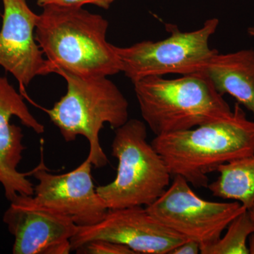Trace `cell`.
I'll return each instance as SVG.
<instances>
[{
	"mask_svg": "<svg viewBox=\"0 0 254 254\" xmlns=\"http://www.w3.org/2000/svg\"><path fill=\"white\" fill-rule=\"evenodd\" d=\"M35 31L51 73L58 70L99 77L121 72L115 46L107 41L109 23L82 7L43 6Z\"/></svg>",
	"mask_w": 254,
	"mask_h": 254,
	"instance_id": "obj_1",
	"label": "cell"
},
{
	"mask_svg": "<svg viewBox=\"0 0 254 254\" xmlns=\"http://www.w3.org/2000/svg\"><path fill=\"white\" fill-rule=\"evenodd\" d=\"M151 144L171 176L193 187H208V174L232 160L254 155V121L238 103L230 118L191 129L155 136Z\"/></svg>",
	"mask_w": 254,
	"mask_h": 254,
	"instance_id": "obj_2",
	"label": "cell"
},
{
	"mask_svg": "<svg viewBox=\"0 0 254 254\" xmlns=\"http://www.w3.org/2000/svg\"><path fill=\"white\" fill-rule=\"evenodd\" d=\"M133 86L142 118L155 136L217 123L233 113L204 71L173 79L146 76Z\"/></svg>",
	"mask_w": 254,
	"mask_h": 254,
	"instance_id": "obj_3",
	"label": "cell"
},
{
	"mask_svg": "<svg viewBox=\"0 0 254 254\" xmlns=\"http://www.w3.org/2000/svg\"><path fill=\"white\" fill-rule=\"evenodd\" d=\"M66 82V94L46 110L66 142L78 136L89 143L88 157L93 166L104 168L108 158L100 142V132L108 123L119 128L128 120V103L118 86L107 76L88 77L58 70Z\"/></svg>",
	"mask_w": 254,
	"mask_h": 254,
	"instance_id": "obj_4",
	"label": "cell"
},
{
	"mask_svg": "<svg viewBox=\"0 0 254 254\" xmlns=\"http://www.w3.org/2000/svg\"><path fill=\"white\" fill-rule=\"evenodd\" d=\"M147 138L146 125L137 119L115 129L111 153L118 160L116 177L96 187L109 210L148 206L170 186L168 166Z\"/></svg>",
	"mask_w": 254,
	"mask_h": 254,
	"instance_id": "obj_5",
	"label": "cell"
},
{
	"mask_svg": "<svg viewBox=\"0 0 254 254\" xmlns=\"http://www.w3.org/2000/svg\"><path fill=\"white\" fill-rule=\"evenodd\" d=\"M218 25V18H213L205 21L199 29L183 32L176 25L167 23L165 28L170 36L163 41H143L128 47L115 46L121 72L133 83L146 76L203 72L218 53L209 45Z\"/></svg>",
	"mask_w": 254,
	"mask_h": 254,
	"instance_id": "obj_6",
	"label": "cell"
},
{
	"mask_svg": "<svg viewBox=\"0 0 254 254\" xmlns=\"http://www.w3.org/2000/svg\"><path fill=\"white\" fill-rule=\"evenodd\" d=\"M145 208L165 226L186 240L198 242L200 249L218 241L229 224L247 210L240 202L203 199L179 175L174 176L163 194Z\"/></svg>",
	"mask_w": 254,
	"mask_h": 254,
	"instance_id": "obj_7",
	"label": "cell"
},
{
	"mask_svg": "<svg viewBox=\"0 0 254 254\" xmlns=\"http://www.w3.org/2000/svg\"><path fill=\"white\" fill-rule=\"evenodd\" d=\"M100 240L121 244L135 254H170L187 240L159 222L143 206L110 209L98 223L78 227L71 240V251Z\"/></svg>",
	"mask_w": 254,
	"mask_h": 254,
	"instance_id": "obj_8",
	"label": "cell"
},
{
	"mask_svg": "<svg viewBox=\"0 0 254 254\" xmlns=\"http://www.w3.org/2000/svg\"><path fill=\"white\" fill-rule=\"evenodd\" d=\"M41 149V163L31 171L38 182L33 195L37 201L69 217L78 227L101 221L109 209L93 183L90 159L72 171L58 175L50 173L43 160V147Z\"/></svg>",
	"mask_w": 254,
	"mask_h": 254,
	"instance_id": "obj_9",
	"label": "cell"
},
{
	"mask_svg": "<svg viewBox=\"0 0 254 254\" xmlns=\"http://www.w3.org/2000/svg\"><path fill=\"white\" fill-rule=\"evenodd\" d=\"M3 221L14 237V254H68L78 226L69 217L38 203L33 195L10 201Z\"/></svg>",
	"mask_w": 254,
	"mask_h": 254,
	"instance_id": "obj_10",
	"label": "cell"
},
{
	"mask_svg": "<svg viewBox=\"0 0 254 254\" xmlns=\"http://www.w3.org/2000/svg\"><path fill=\"white\" fill-rule=\"evenodd\" d=\"M2 2L0 66L16 78L23 95L33 78L51 73L35 37L39 15L30 9L26 0H2Z\"/></svg>",
	"mask_w": 254,
	"mask_h": 254,
	"instance_id": "obj_11",
	"label": "cell"
},
{
	"mask_svg": "<svg viewBox=\"0 0 254 254\" xmlns=\"http://www.w3.org/2000/svg\"><path fill=\"white\" fill-rule=\"evenodd\" d=\"M13 116L38 134L44 133V125L32 115L22 95L16 92L7 78L0 77V184L9 201L17 195L34 193V185L28 178L31 172L23 173L18 170L26 147L21 127L10 123Z\"/></svg>",
	"mask_w": 254,
	"mask_h": 254,
	"instance_id": "obj_12",
	"label": "cell"
},
{
	"mask_svg": "<svg viewBox=\"0 0 254 254\" xmlns=\"http://www.w3.org/2000/svg\"><path fill=\"white\" fill-rule=\"evenodd\" d=\"M204 72L222 95H231L254 115V50L216 53Z\"/></svg>",
	"mask_w": 254,
	"mask_h": 254,
	"instance_id": "obj_13",
	"label": "cell"
},
{
	"mask_svg": "<svg viewBox=\"0 0 254 254\" xmlns=\"http://www.w3.org/2000/svg\"><path fill=\"white\" fill-rule=\"evenodd\" d=\"M215 182L207 188L213 196L240 202L247 210L254 203V155L220 165Z\"/></svg>",
	"mask_w": 254,
	"mask_h": 254,
	"instance_id": "obj_14",
	"label": "cell"
},
{
	"mask_svg": "<svg viewBox=\"0 0 254 254\" xmlns=\"http://www.w3.org/2000/svg\"><path fill=\"white\" fill-rule=\"evenodd\" d=\"M254 232V222L247 209L229 224L223 237L200 249V254H250L247 240Z\"/></svg>",
	"mask_w": 254,
	"mask_h": 254,
	"instance_id": "obj_15",
	"label": "cell"
},
{
	"mask_svg": "<svg viewBox=\"0 0 254 254\" xmlns=\"http://www.w3.org/2000/svg\"><path fill=\"white\" fill-rule=\"evenodd\" d=\"M75 252L79 254H135L127 246L102 240L88 242Z\"/></svg>",
	"mask_w": 254,
	"mask_h": 254,
	"instance_id": "obj_16",
	"label": "cell"
},
{
	"mask_svg": "<svg viewBox=\"0 0 254 254\" xmlns=\"http://www.w3.org/2000/svg\"><path fill=\"white\" fill-rule=\"evenodd\" d=\"M114 1L115 0H38V5L41 7L48 4L67 7H82L83 5L91 4L104 9H108Z\"/></svg>",
	"mask_w": 254,
	"mask_h": 254,
	"instance_id": "obj_17",
	"label": "cell"
},
{
	"mask_svg": "<svg viewBox=\"0 0 254 254\" xmlns=\"http://www.w3.org/2000/svg\"><path fill=\"white\" fill-rule=\"evenodd\" d=\"M200 254V246L198 242L187 240L179 245L170 254Z\"/></svg>",
	"mask_w": 254,
	"mask_h": 254,
	"instance_id": "obj_18",
	"label": "cell"
},
{
	"mask_svg": "<svg viewBox=\"0 0 254 254\" xmlns=\"http://www.w3.org/2000/svg\"><path fill=\"white\" fill-rule=\"evenodd\" d=\"M249 238H250L248 244L249 253L254 254V232L250 235Z\"/></svg>",
	"mask_w": 254,
	"mask_h": 254,
	"instance_id": "obj_19",
	"label": "cell"
},
{
	"mask_svg": "<svg viewBox=\"0 0 254 254\" xmlns=\"http://www.w3.org/2000/svg\"><path fill=\"white\" fill-rule=\"evenodd\" d=\"M249 211H250L251 217H252V220H253L254 222V205H252V208L249 210Z\"/></svg>",
	"mask_w": 254,
	"mask_h": 254,
	"instance_id": "obj_20",
	"label": "cell"
},
{
	"mask_svg": "<svg viewBox=\"0 0 254 254\" xmlns=\"http://www.w3.org/2000/svg\"><path fill=\"white\" fill-rule=\"evenodd\" d=\"M248 33H249V34H250L251 36L254 37V26H252V27H250V28H249Z\"/></svg>",
	"mask_w": 254,
	"mask_h": 254,
	"instance_id": "obj_21",
	"label": "cell"
}]
</instances>
